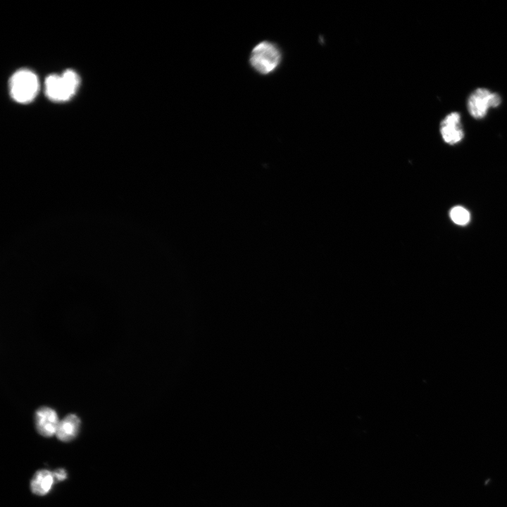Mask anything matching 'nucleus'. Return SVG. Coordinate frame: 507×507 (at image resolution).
<instances>
[{
    "instance_id": "nucleus-2",
    "label": "nucleus",
    "mask_w": 507,
    "mask_h": 507,
    "mask_svg": "<svg viewBox=\"0 0 507 507\" xmlns=\"http://www.w3.org/2000/svg\"><path fill=\"white\" fill-rule=\"evenodd\" d=\"M80 83L77 74L73 70H65L61 75L52 74L45 80V93L54 101H65L75 93Z\"/></svg>"
},
{
    "instance_id": "nucleus-1",
    "label": "nucleus",
    "mask_w": 507,
    "mask_h": 507,
    "mask_svg": "<svg viewBox=\"0 0 507 507\" xmlns=\"http://www.w3.org/2000/svg\"><path fill=\"white\" fill-rule=\"evenodd\" d=\"M282 60L279 47L269 41L258 43L251 50L249 63L253 69L261 75H268L274 72Z\"/></svg>"
},
{
    "instance_id": "nucleus-9",
    "label": "nucleus",
    "mask_w": 507,
    "mask_h": 507,
    "mask_svg": "<svg viewBox=\"0 0 507 507\" xmlns=\"http://www.w3.org/2000/svg\"><path fill=\"white\" fill-rule=\"evenodd\" d=\"M451 220L457 225H466L470 220L469 212L462 206H456L450 211Z\"/></svg>"
},
{
    "instance_id": "nucleus-5",
    "label": "nucleus",
    "mask_w": 507,
    "mask_h": 507,
    "mask_svg": "<svg viewBox=\"0 0 507 507\" xmlns=\"http://www.w3.org/2000/svg\"><path fill=\"white\" fill-rule=\"evenodd\" d=\"M35 422L38 433L46 437L56 434L59 423L56 412L48 406L40 407L36 411Z\"/></svg>"
},
{
    "instance_id": "nucleus-6",
    "label": "nucleus",
    "mask_w": 507,
    "mask_h": 507,
    "mask_svg": "<svg viewBox=\"0 0 507 507\" xmlns=\"http://www.w3.org/2000/svg\"><path fill=\"white\" fill-rule=\"evenodd\" d=\"M440 133L444 141L449 144H455L463 138L461 115L458 112L450 113L442 120Z\"/></svg>"
},
{
    "instance_id": "nucleus-3",
    "label": "nucleus",
    "mask_w": 507,
    "mask_h": 507,
    "mask_svg": "<svg viewBox=\"0 0 507 507\" xmlns=\"http://www.w3.org/2000/svg\"><path fill=\"white\" fill-rule=\"evenodd\" d=\"M11 97L17 102H30L37 94L39 81L37 75L27 69L16 71L9 81Z\"/></svg>"
},
{
    "instance_id": "nucleus-4",
    "label": "nucleus",
    "mask_w": 507,
    "mask_h": 507,
    "mask_svg": "<svg viewBox=\"0 0 507 507\" xmlns=\"http://www.w3.org/2000/svg\"><path fill=\"white\" fill-rule=\"evenodd\" d=\"M500 96L485 88L475 89L468 97V110L476 119L484 118L489 108L497 107L501 104Z\"/></svg>"
},
{
    "instance_id": "nucleus-7",
    "label": "nucleus",
    "mask_w": 507,
    "mask_h": 507,
    "mask_svg": "<svg viewBox=\"0 0 507 507\" xmlns=\"http://www.w3.org/2000/svg\"><path fill=\"white\" fill-rule=\"evenodd\" d=\"M80 425V418L75 414H69L59 421L56 435L62 442H70L77 435Z\"/></svg>"
},
{
    "instance_id": "nucleus-10",
    "label": "nucleus",
    "mask_w": 507,
    "mask_h": 507,
    "mask_svg": "<svg viewBox=\"0 0 507 507\" xmlns=\"http://www.w3.org/2000/svg\"><path fill=\"white\" fill-rule=\"evenodd\" d=\"M53 477L54 480V482H61L62 480H64L67 477V472L63 468H58L54 470L53 472Z\"/></svg>"
},
{
    "instance_id": "nucleus-8",
    "label": "nucleus",
    "mask_w": 507,
    "mask_h": 507,
    "mask_svg": "<svg viewBox=\"0 0 507 507\" xmlns=\"http://www.w3.org/2000/svg\"><path fill=\"white\" fill-rule=\"evenodd\" d=\"M54 483L52 472L47 470H40L32 478L30 489L33 494L44 496L50 491Z\"/></svg>"
}]
</instances>
